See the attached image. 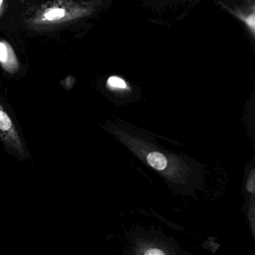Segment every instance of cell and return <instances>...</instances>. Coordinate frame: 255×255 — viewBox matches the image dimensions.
Wrapping results in <instances>:
<instances>
[{"instance_id": "1", "label": "cell", "mask_w": 255, "mask_h": 255, "mask_svg": "<svg viewBox=\"0 0 255 255\" xmlns=\"http://www.w3.org/2000/svg\"><path fill=\"white\" fill-rule=\"evenodd\" d=\"M0 139L20 158L26 157V151L17 128L5 109L0 104Z\"/></svg>"}, {"instance_id": "2", "label": "cell", "mask_w": 255, "mask_h": 255, "mask_svg": "<svg viewBox=\"0 0 255 255\" xmlns=\"http://www.w3.org/2000/svg\"><path fill=\"white\" fill-rule=\"evenodd\" d=\"M0 65L8 73L18 69L19 63L12 47L5 41H0Z\"/></svg>"}, {"instance_id": "7", "label": "cell", "mask_w": 255, "mask_h": 255, "mask_svg": "<svg viewBox=\"0 0 255 255\" xmlns=\"http://www.w3.org/2000/svg\"><path fill=\"white\" fill-rule=\"evenodd\" d=\"M4 0H0V8L2 6V4H3Z\"/></svg>"}, {"instance_id": "5", "label": "cell", "mask_w": 255, "mask_h": 255, "mask_svg": "<svg viewBox=\"0 0 255 255\" xmlns=\"http://www.w3.org/2000/svg\"><path fill=\"white\" fill-rule=\"evenodd\" d=\"M108 85L113 89H125L126 88V83L119 77H110L108 80Z\"/></svg>"}, {"instance_id": "6", "label": "cell", "mask_w": 255, "mask_h": 255, "mask_svg": "<svg viewBox=\"0 0 255 255\" xmlns=\"http://www.w3.org/2000/svg\"><path fill=\"white\" fill-rule=\"evenodd\" d=\"M248 191L254 193L255 192V175H254V171L252 172V177L249 178V181L247 184Z\"/></svg>"}, {"instance_id": "3", "label": "cell", "mask_w": 255, "mask_h": 255, "mask_svg": "<svg viewBox=\"0 0 255 255\" xmlns=\"http://www.w3.org/2000/svg\"><path fill=\"white\" fill-rule=\"evenodd\" d=\"M70 17V11L63 7H52L44 11L41 17L43 23H58Z\"/></svg>"}, {"instance_id": "4", "label": "cell", "mask_w": 255, "mask_h": 255, "mask_svg": "<svg viewBox=\"0 0 255 255\" xmlns=\"http://www.w3.org/2000/svg\"><path fill=\"white\" fill-rule=\"evenodd\" d=\"M147 161L150 166L158 171H165L168 166L166 156L159 152H150L147 155Z\"/></svg>"}]
</instances>
